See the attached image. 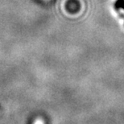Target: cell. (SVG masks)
Masks as SVG:
<instances>
[{"instance_id": "7a4b0ae2", "label": "cell", "mask_w": 124, "mask_h": 124, "mask_svg": "<svg viewBox=\"0 0 124 124\" xmlns=\"http://www.w3.org/2000/svg\"><path fill=\"white\" fill-rule=\"evenodd\" d=\"M35 124H44V122H43V120L40 119V118H38V119L36 120Z\"/></svg>"}, {"instance_id": "6da1fadb", "label": "cell", "mask_w": 124, "mask_h": 124, "mask_svg": "<svg viewBox=\"0 0 124 124\" xmlns=\"http://www.w3.org/2000/svg\"><path fill=\"white\" fill-rule=\"evenodd\" d=\"M115 7L117 10L120 8L124 10V0H118V1H116V2L115 3Z\"/></svg>"}]
</instances>
